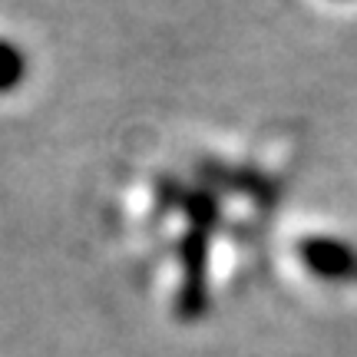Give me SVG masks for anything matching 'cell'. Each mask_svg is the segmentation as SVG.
Instances as JSON below:
<instances>
[{
    "label": "cell",
    "mask_w": 357,
    "mask_h": 357,
    "mask_svg": "<svg viewBox=\"0 0 357 357\" xmlns=\"http://www.w3.org/2000/svg\"><path fill=\"white\" fill-rule=\"evenodd\" d=\"M298 258L311 275L331 284H357V248L334 235H307L298 242Z\"/></svg>",
    "instance_id": "cell-1"
},
{
    "label": "cell",
    "mask_w": 357,
    "mask_h": 357,
    "mask_svg": "<svg viewBox=\"0 0 357 357\" xmlns=\"http://www.w3.org/2000/svg\"><path fill=\"white\" fill-rule=\"evenodd\" d=\"M26 77V53L13 40L0 37V93H10Z\"/></svg>",
    "instance_id": "cell-2"
}]
</instances>
